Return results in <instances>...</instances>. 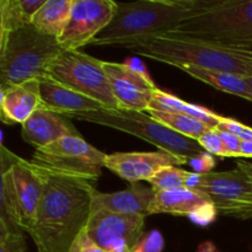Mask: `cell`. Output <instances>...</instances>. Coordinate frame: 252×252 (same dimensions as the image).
I'll list each match as a JSON object with an SVG mask.
<instances>
[{"label": "cell", "instance_id": "obj_5", "mask_svg": "<svg viewBox=\"0 0 252 252\" xmlns=\"http://www.w3.org/2000/svg\"><path fill=\"white\" fill-rule=\"evenodd\" d=\"M169 33L213 43L252 46V0H219Z\"/></svg>", "mask_w": 252, "mask_h": 252}, {"label": "cell", "instance_id": "obj_37", "mask_svg": "<svg viewBox=\"0 0 252 252\" xmlns=\"http://www.w3.org/2000/svg\"><path fill=\"white\" fill-rule=\"evenodd\" d=\"M236 167L243 170V171L248 175L249 179L252 181V162L246 161V160H243V159H238L236 160Z\"/></svg>", "mask_w": 252, "mask_h": 252}, {"label": "cell", "instance_id": "obj_32", "mask_svg": "<svg viewBox=\"0 0 252 252\" xmlns=\"http://www.w3.org/2000/svg\"><path fill=\"white\" fill-rule=\"evenodd\" d=\"M0 252H26L24 234H0Z\"/></svg>", "mask_w": 252, "mask_h": 252}, {"label": "cell", "instance_id": "obj_34", "mask_svg": "<svg viewBox=\"0 0 252 252\" xmlns=\"http://www.w3.org/2000/svg\"><path fill=\"white\" fill-rule=\"evenodd\" d=\"M71 252H106L103 249H101L100 246L96 245L93 240L88 236L86 230L84 231L80 235V238L78 239V241L74 245Z\"/></svg>", "mask_w": 252, "mask_h": 252}, {"label": "cell", "instance_id": "obj_33", "mask_svg": "<svg viewBox=\"0 0 252 252\" xmlns=\"http://www.w3.org/2000/svg\"><path fill=\"white\" fill-rule=\"evenodd\" d=\"M220 134L221 140L224 143L226 152H228L229 158H240V144L241 140L238 137L233 135L231 133L224 132V130L217 129Z\"/></svg>", "mask_w": 252, "mask_h": 252}, {"label": "cell", "instance_id": "obj_29", "mask_svg": "<svg viewBox=\"0 0 252 252\" xmlns=\"http://www.w3.org/2000/svg\"><path fill=\"white\" fill-rule=\"evenodd\" d=\"M162 250H164V238L161 233L158 230H152L140 239L132 252H162Z\"/></svg>", "mask_w": 252, "mask_h": 252}, {"label": "cell", "instance_id": "obj_14", "mask_svg": "<svg viewBox=\"0 0 252 252\" xmlns=\"http://www.w3.org/2000/svg\"><path fill=\"white\" fill-rule=\"evenodd\" d=\"M10 169H11L15 189L21 209L22 228L25 233L30 234L36 220L37 211L43 191L41 172L31 161L24 160L15 154Z\"/></svg>", "mask_w": 252, "mask_h": 252}, {"label": "cell", "instance_id": "obj_19", "mask_svg": "<svg viewBox=\"0 0 252 252\" xmlns=\"http://www.w3.org/2000/svg\"><path fill=\"white\" fill-rule=\"evenodd\" d=\"M14 153L1 145V184H0V234H24L22 216L11 174Z\"/></svg>", "mask_w": 252, "mask_h": 252}, {"label": "cell", "instance_id": "obj_26", "mask_svg": "<svg viewBox=\"0 0 252 252\" xmlns=\"http://www.w3.org/2000/svg\"><path fill=\"white\" fill-rule=\"evenodd\" d=\"M189 170L177 166L164 167L149 181L155 191H170V189H186V179Z\"/></svg>", "mask_w": 252, "mask_h": 252}, {"label": "cell", "instance_id": "obj_4", "mask_svg": "<svg viewBox=\"0 0 252 252\" xmlns=\"http://www.w3.org/2000/svg\"><path fill=\"white\" fill-rule=\"evenodd\" d=\"M63 49L57 37L33 25L0 32V89L48 78V70Z\"/></svg>", "mask_w": 252, "mask_h": 252}, {"label": "cell", "instance_id": "obj_22", "mask_svg": "<svg viewBox=\"0 0 252 252\" xmlns=\"http://www.w3.org/2000/svg\"><path fill=\"white\" fill-rule=\"evenodd\" d=\"M180 69L192 78L213 86L217 90L239 96L252 102V90L248 79L244 76L228 71L208 70V69H199L194 66H182Z\"/></svg>", "mask_w": 252, "mask_h": 252}, {"label": "cell", "instance_id": "obj_2", "mask_svg": "<svg viewBox=\"0 0 252 252\" xmlns=\"http://www.w3.org/2000/svg\"><path fill=\"white\" fill-rule=\"evenodd\" d=\"M219 0L116 1L110 24L91 41L94 46H123L172 32L185 20L211 9Z\"/></svg>", "mask_w": 252, "mask_h": 252}, {"label": "cell", "instance_id": "obj_15", "mask_svg": "<svg viewBox=\"0 0 252 252\" xmlns=\"http://www.w3.org/2000/svg\"><path fill=\"white\" fill-rule=\"evenodd\" d=\"M21 137L36 149L44 148L64 137H80L71 120L65 115L39 107L21 125Z\"/></svg>", "mask_w": 252, "mask_h": 252}, {"label": "cell", "instance_id": "obj_27", "mask_svg": "<svg viewBox=\"0 0 252 252\" xmlns=\"http://www.w3.org/2000/svg\"><path fill=\"white\" fill-rule=\"evenodd\" d=\"M197 142L203 148L204 152L209 153V154L220 158H229L220 134L217 129H208L197 139Z\"/></svg>", "mask_w": 252, "mask_h": 252}, {"label": "cell", "instance_id": "obj_17", "mask_svg": "<svg viewBox=\"0 0 252 252\" xmlns=\"http://www.w3.org/2000/svg\"><path fill=\"white\" fill-rule=\"evenodd\" d=\"M155 193L157 191L153 187H145L139 184H132L128 189L113 193H102L96 189L93 199V212L108 211L120 214H137L147 218Z\"/></svg>", "mask_w": 252, "mask_h": 252}, {"label": "cell", "instance_id": "obj_6", "mask_svg": "<svg viewBox=\"0 0 252 252\" xmlns=\"http://www.w3.org/2000/svg\"><path fill=\"white\" fill-rule=\"evenodd\" d=\"M68 117L70 120L95 123L128 133L155 145L162 152L170 153L176 157L186 158L187 160L204 152L197 140L174 132L166 126L154 120L150 115H145L144 112L122 110L112 111L103 108L91 112L73 113Z\"/></svg>", "mask_w": 252, "mask_h": 252}, {"label": "cell", "instance_id": "obj_10", "mask_svg": "<svg viewBox=\"0 0 252 252\" xmlns=\"http://www.w3.org/2000/svg\"><path fill=\"white\" fill-rule=\"evenodd\" d=\"M116 6L113 0H74L70 17L57 38L61 48L76 51L90 44L113 19Z\"/></svg>", "mask_w": 252, "mask_h": 252}, {"label": "cell", "instance_id": "obj_39", "mask_svg": "<svg viewBox=\"0 0 252 252\" xmlns=\"http://www.w3.org/2000/svg\"><path fill=\"white\" fill-rule=\"evenodd\" d=\"M248 81H249V85H250V88H251V90H252V78L248 79Z\"/></svg>", "mask_w": 252, "mask_h": 252}, {"label": "cell", "instance_id": "obj_25", "mask_svg": "<svg viewBox=\"0 0 252 252\" xmlns=\"http://www.w3.org/2000/svg\"><path fill=\"white\" fill-rule=\"evenodd\" d=\"M147 112L154 120H157L161 125L166 126L167 128H170L174 132L194 140L198 139L204 132H207L208 129H212L208 126L204 125L202 121L191 117V116L184 115V113L161 112V111L155 110H148Z\"/></svg>", "mask_w": 252, "mask_h": 252}, {"label": "cell", "instance_id": "obj_16", "mask_svg": "<svg viewBox=\"0 0 252 252\" xmlns=\"http://www.w3.org/2000/svg\"><path fill=\"white\" fill-rule=\"evenodd\" d=\"M41 107L39 81L0 89V118L6 125L25 123Z\"/></svg>", "mask_w": 252, "mask_h": 252}, {"label": "cell", "instance_id": "obj_36", "mask_svg": "<svg viewBox=\"0 0 252 252\" xmlns=\"http://www.w3.org/2000/svg\"><path fill=\"white\" fill-rule=\"evenodd\" d=\"M240 158H252V140H241Z\"/></svg>", "mask_w": 252, "mask_h": 252}, {"label": "cell", "instance_id": "obj_8", "mask_svg": "<svg viewBox=\"0 0 252 252\" xmlns=\"http://www.w3.org/2000/svg\"><path fill=\"white\" fill-rule=\"evenodd\" d=\"M106 155L85 142L81 135H69L34 150L31 162L41 169L94 182L105 167Z\"/></svg>", "mask_w": 252, "mask_h": 252}, {"label": "cell", "instance_id": "obj_1", "mask_svg": "<svg viewBox=\"0 0 252 252\" xmlns=\"http://www.w3.org/2000/svg\"><path fill=\"white\" fill-rule=\"evenodd\" d=\"M37 169L43 191L30 236L38 252H71L91 218L96 189L88 180Z\"/></svg>", "mask_w": 252, "mask_h": 252}, {"label": "cell", "instance_id": "obj_20", "mask_svg": "<svg viewBox=\"0 0 252 252\" xmlns=\"http://www.w3.org/2000/svg\"><path fill=\"white\" fill-rule=\"evenodd\" d=\"M206 202H211L206 194L185 187L170 191H158L150 207L149 216L167 213L172 216L189 217Z\"/></svg>", "mask_w": 252, "mask_h": 252}, {"label": "cell", "instance_id": "obj_31", "mask_svg": "<svg viewBox=\"0 0 252 252\" xmlns=\"http://www.w3.org/2000/svg\"><path fill=\"white\" fill-rule=\"evenodd\" d=\"M216 159H214V155L209 154V153L203 152L201 154L196 155L192 159L189 160L187 162V166L191 167L192 172H196L199 175H206L209 172H213V167H216Z\"/></svg>", "mask_w": 252, "mask_h": 252}, {"label": "cell", "instance_id": "obj_7", "mask_svg": "<svg viewBox=\"0 0 252 252\" xmlns=\"http://www.w3.org/2000/svg\"><path fill=\"white\" fill-rule=\"evenodd\" d=\"M48 76L57 83L97 101L106 110H120L103 69V61L79 51L61 52Z\"/></svg>", "mask_w": 252, "mask_h": 252}, {"label": "cell", "instance_id": "obj_38", "mask_svg": "<svg viewBox=\"0 0 252 252\" xmlns=\"http://www.w3.org/2000/svg\"><path fill=\"white\" fill-rule=\"evenodd\" d=\"M197 252H220L218 250V249L216 248V246L213 245L212 243H209V241H207V243L202 244V245H199L198 250Z\"/></svg>", "mask_w": 252, "mask_h": 252}, {"label": "cell", "instance_id": "obj_9", "mask_svg": "<svg viewBox=\"0 0 252 252\" xmlns=\"http://www.w3.org/2000/svg\"><path fill=\"white\" fill-rule=\"evenodd\" d=\"M197 192L206 194L220 214L252 218V181L239 167L202 175Z\"/></svg>", "mask_w": 252, "mask_h": 252}, {"label": "cell", "instance_id": "obj_35", "mask_svg": "<svg viewBox=\"0 0 252 252\" xmlns=\"http://www.w3.org/2000/svg\"><path fill=\"white\" fill-rule=\"evenodd\" d=\"M125 64H126V65L129 66L132 70H134L135 73L139 74V75L144 76V78H147V79H152V78H150L149 73H148L147 68H145V65L138 58L127 59V61L125 62Z\"/></svg>", "mask_w": 252, "mask_h": 252}, {"label": "cell", "instance_id": "obj_3", "mask_svg": "<svg viewBox=\"0 0 252 252\" xmlns=\"http://www.w3.org/2000/svg\"><path fill=\"white\" fill-rule=\"evenodd\" d=\"M138 56L176 66H194L252 78V46L204 42L174 33L149 37L123 44Z\"/></svg>", "mask_w": 252, "mask_h": 252}, {"label": "cell", "instance_id": "obj_21", "mask_svg": "<svg viewBox=\"0 0 252 252\" xmlns=\"http://www.w3.org/2000/svg\"><path fill=\"white\" fill-rule=\"evenodd\" d=\"M149 110L161 111V112H171V113H184V115L191 116L202 121L204 125L208 126L212 129H216L220 123L223 116L213 112L206 107H202L199 105L189 103L184 101L182 98L172 95V94L162 91L157 89L153 95V101L150 103Z\"/></svg>", "mask_w": 252, "mask_h": 252}, {"label": "cell", "instance_id": "obj_40", "mask_svg": "<svg viewBox=\"0 0 252 252\" xmlns=\"http://www.w3.org/2000/svg\"><path fill=\"white\" fill-rule=\"evenodd\" d=\"M115 252H132V251H128V250H125V251H115Z\"/></svg>", "mask_w": 252, "mask_h": 252}, {"label": "cell", "instance_id": "obj_13", "mask_svg": "<svg viewBox=\"0 0 252 252\" xmlns=\"http://www.w3.org/2000/svg\"><path fill=\"white\" fill-rule=\"evenodd\" d=\"M187 162L186 158L162 150L113 153L106 155L105 167L130 184H138L139 181L149 182L164 167L187 165Z\"/></svg>", "mask_w": 252, "mask_h": 252}, {"label": "cell", "instance_id": "obj_28", "mask_svg": "<svg viewBox=\"0 0 252 252\" xmlns=\"http://www.w3.org/2000/svg\"><path fill=\"white\" fill-rule=\"evenodd\" d=\"M216 129L231 133V134L238 137L240 140H252V128L239 122V121L233 120V118L223 117Z\"/></svg>", "mask_w": 252, "mask_h": 252}, {"label": "cell", "instance_id": "obj_30", "mask_svg": "<svg viewBox=\"0 0 252 252\" xmlns=\"http://www.w3.org/2000/svg\"><path fill=\"white\" fill-rule=\"evenodd\" d=\"M219 214L218 209L212 202H206L194 212H192L189 216V218L193 221L194 224L199 226H208L209 224L216 220L217 216Z\"/></svg>", "mask_w": 252, "mask_h": 252}, {"label": "cell", "instance_id": "obj_24", "mask_svg": "<svg viewBox=\"0 0 252 252\" xmlns=\"http://www.w3.org/2000/svg\"><path fill=\"white\" fill-rule=\"evenodd\" d=\"M46 0H0V32H11L32 25Z\"/></svg>", "mask_w": 252, "mask_h": 252}, {"label": "cell", "instance_id": "obj_18", "mask_svg": "<svg viewBox=\"0 0 252 252\" xmlns=\"http://www.w3.org/2000/svg\"><path fill=\"white\" fill-rule=\"evenodd\" d=\"M39 81V94H41V107L62 115L91 112V111L103 110V106L97 101L81 95L53 79L44 78ZM106 110V108H105Z\"/></svg>", "mask_w": 252, "mask_h": 252}, {"label": "cell", "instance_id": "obj_23", "mask_svg": "<svg viewBox=\"0 0 252 252\" xmlns=\"http://www.w3.org/2000/svg\"><path fill=\"white\" fill-rule=\"evenodd\" d=\"M73 4L74 0H46L34 15L32 25L42 33L58 38L70 17Z\"/></svg>", "mask_w": 252, "mask_h": 252}, {"label": "cell", "instance_id": "obj_11", "mask_svg": "<svg viewBox=\"0 0 252 252\" xmlns=\"http://www.w3.org/2000/svg\"><path fill=\"white\" fill-rule=\"evenodd\" d=\"M144 216L95 211L86 226V234L106 252L132 251L144 236Z\"/></svg>", "mask_w": 252, "mask_h": 252}, {"label": "cell", "instance_id": "obj_12", "mask_svg": "<svg viewBox=\"0 0 252 252\" xmlns=\"http://www.w3.org/2000/svg\"><path fill=\"white\" fill-rule=\"evenodd\" d=\"M103 69L120 110L134 112L149 110L158 89L153 79L139 75L125 63L103 62Z\"/></svg>", "mask_w": 252, "mask_h": 252}]
</instances>
